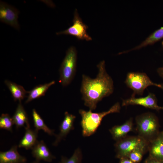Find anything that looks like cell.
Listing matches in <instances>:
<instances>
[{"label": "cell", "mask_w": 163, "mask_h": 163, "mask_svg": "<svg viewBox=\"0 0 163 163\" xmlns=\"http://www.w3.org/2000/svg\"><path fill=\"white\" fill-rule=\"evenodd\" d=\"M97 67L98 73L95 78L82 75L80 89L85 105L91 111L96 109L98 102L114 91L113 82L106 71L104 61H101Z\"/></svg>", "instance_id": "6da1fadb"}, {"label": "cell", "mask_w": 163, "mask_h": 163, "mask_svg": "<svg viewBox=\"0 0 163 163\" xmlns=\"http://www.w3.org/2000/svg\"><path fill=\"white\" fill-rule=\"evenodd\" d=\"M121 107L117 102L108 110L100 113H94L89 110L86 111L80 109L79 113L82 117L81 125L82 127V135L84 137L89 136L94 134L101 124L103 118L109 114L119 113Z\"/></svg>", "instance_id": "7a4b0ae2"}, {"label": "cell", "mask_w": 163, "mask_h": 163, "mask_svg": "<svg viewBox=\"0 0 163 163\" xmlns=\"http://www.w3.org/2000/svg\"><path fill=\"white\" fill-rule=\"evenodd\" d=\"M135 120L138 135L149 143L160 132L158 118L152 113L146 112L137 115Z\"/></svg>", "instance_id": "3957f363"}, {"label": "cell", "mask_w": 163, "mask_h": 163, "mask_svg": "<svg viewBox=\"0 0 163 163\" xmlns=\"http://www.w3.org/2000/svg\"><path fill=\"white\" fill-rule=\"evenodd\" d=\"M77 59L75 48L70 47L66 52L60 69L59 81L62 86L68 85L73 79L76 72Z\"/></svg>", "instance_id": "277c9868"}, {"label": "cell", "mask_w": 163, "mask_h": 163, "mask_svg": "<svg viewBox=\"0 0 163 163\" xmlns=\"http://www.w3.org/2000/svg\"><path fill=\"white\" fill-rule=\"evenodd\" d=\"M125 83L126 85L133 91L132 97L136 95H142L145 89L151 86L160 88V84L152 82L145 73L130 72L126 75Z\"/></svg>", "instance_id": "5b68a950"}, {"label": "cell", "mask_w": 163, "mask_h": 163, "mask_svg": "<svg viewBox=\"0 0 163 163\" xmlns=\"http://www.w3.org/2000/svg\"><path fill=\"white\" fill-rule=\"evenodd\" d=\"M149 142L139 136H127L116 141L114 144L116 158L120 159L127 157L135 149L148 145Z\"/></svg>", "instance_id": "8992f818"}, {"label": "cell", "mask_w": 163, "mask_h": 163, "mask_svg": "<svg viewBox=\"0 0 163 163\" xmlns=\"http://www.w3.org/2000/svg\"><path fill=\"white\" fill-rule=\"evenodd\" d=\"M73 22L72 26L66 30L57 32L56 34L69 35L74 36L79 40H85L87 41L92 40L91 37L87 32L88 27L83 22L76 9L74 11Z\"/></svg>", "instance_id": "52a82bcc"}, {"label": "cell", "mask_w": 163, "mask_h": 163, "mask_svg": "<svg viewBox=\"0 0 163 163\" xmlns=\"http://www.w3.org/2000/svg\"><path fill=\"white\" fill-rule=\"evenodd\" d=\"M129 105H140L157 111L163 110V107L159 106L158 104L157 99L155 94L151 93H149L145 97L136 98L131 96L129 98L122 100V106Z\"/></svg>", "instance_id": "ba28073f"}, {"label": "cell", "mask_w": 163, "mask_h": 163, "mask_svg": "<svg viewBox=\"0 0 163 163\" xmlns=\"http://www.w3.org/2000/svg\"><path fill=\"white\" fill-rule=\"evenodd\" d=\"M18 11L13 7L1 1L0 2V20L15 29L18 30L19 25L18 19Z\"/></svg>", "instance_id": "9c48e42d"}, {"label": "cell", "mask_w": 163, "mask_h": 163, "mask_svg": "<svg viewBox=\"0 0 163 163\" xmlns=\"http://www.w3.org/2000/svg\"><path fill=\"white\" fill-rule=\"evenodd\" d=\"M76 117L66 111L64 113V117L59 127V133L56 135V139L52 145L57 146L59 142L66 138L71 131L74 129V123Z\"/></svg>", "instance_id": "30bf717a"}, {"label": "cell", "mask_w": 163, "mask_h": 163, "mask_svg": "<svg viewBox=\"0 0 163 163\" xmlns=\"http://www.w3.org/2000/svg\"><path fill=\"white\" fill-rule=\"evenodd\" d=\"M31 149L32 155L36 161L50 162L56 158L43 140H37Z\"/></svg>", "instance_id": "8fae6325"}, {"label": "cell", "mask_w": 163, "mask_h": 163, "mask_svg": "<svg viewBox=\"0 0 163 163\" xmlns=\"http://www.w3.org/2000/svg\"><path fill=\"white\" fill-rule=\"evenodd\" d=\"M148 151L149 156L163 161V131L149 143Z\"/></svg>", "instance_id": "7c38bea8"}, {"label": "cell", "mask_w": 163, "mask_h": 163, "mask_svg": "<svg viewBox=\"0 0 163 163\" xmlns=\"http://www.w3.org/2000/svg\"><path fill=\"white\" fill-rule=\"evenodd\" d=\"M18 146L14 145L9 150L0 152V163H26V158L21 155Z\"/></svg>", "instance_id": "4fadbf2b"}, {"label": "cell", "mask_w": 163, "mask_h": 163, "mask_svg": "<svg viewBox=\"0 0 163 163\" xmlns=\"http://www.w3.org/2000/svg\"><path fill=\"white\" fill-rule=\"evenodd\" d=\"M133 130V118H130L123 124L113 126L109 131L113 139L117 141L126 137L128 133Z\"/></svg>", "instance_id": "5bb4252c"}, {"label": "cell", "mask_w": 163, "mask_h": 163, "mask_svg": "<svg viewBox=\"0 0 163 163\" xmlns=\"http://www.w3.org/2000/svg\"><path fill=\"white\" fill-rule=\"evenodd\" d=\"M24 134L18 145L19 148H23L26 150L31 149L37 141L38 131L31 129L30 126H26Z\"/></svg>", "instance_id": "9a60e30c"}, {"label": "cell", "mask_w": 163, "mask_h": 163, "mask_svg": "<svg viewBox=\"0 0 163 163\" xmlns=\"http://www.w3.org/2000/svg\"><path fill=\"white\" fill-rule=\"evenodd\" d=\"M12 117L14 124L17 129L25 125V126H30L27 114L21 101H19L15 111Z\"/></svg>", "instance_id": "2e32d148"}, {"label": "cell", "mask_w": 163, "mask_h": 163, "mask_svg": "<svg viewBox=\"0 0 163 163\" xmlns=\"http://www.w3.org/2000/svg\"><path fill=\"white\" fill-rule=\"evenodd\" d=\"M163 38V27L156 30L141 43L135 47L128 50L123 51V53L131 51L140 49L149 45H152Z\"/></svg>", "instance_id": "e0dca14e"}, {"label": "cell", "mask_w": 163, "mask_h": 163, "mask_svg": "<svg viewBox=\"0 0 163 163\" xmlns=\"http://www.w3.org/2000/svg\"><path fill=\"white\" fill-rule=\"evenodd\" d=\"M5 83L9 90L15 101L18 100L21 101L25 97L26 94L28 93L29 91H26L23 86L14 82L5 80Z\"/></svg>", "instance_id": "ac0fdd59"}, {"label": "cell", "mask_w": 163, "mask_h": 163, "mask_svg": "<svg viewBox=\"0 0 163 163\" xmlns=\"http://www.w3.org/2000/svg\"><path fill=\"white\" fill-rule=\"evenodd\" d=\"M54 81L44 84L40 85L29 91L27 98L25 101L27 103L32 101L43 96L49 88L55 84Z\"/></svg>", "instance_id": "d6986e66"}, {"label": "cell", "mask_w": 163, "mask_h": 163, "mask_svg": "<svg viewBox=\"0 0 163 163\" xmlns=\"http://www.w3.org/2000/svg\"><path fill=\"white\" fill-rule=\"evenodd\" d=\"M32 115L35 129L38 131L41 129L50 136L55 135L54 130L50 129L46 124L43 120L34 109H33Z\"/></svg>", "instance_id": "ffe728a7"}, {"label": "cell", "mask_w": 163, "mask_h": 163, "mask_svg": "<svg viewBox=\"0 0 163 163\" xmlns=\"http://www.w3.org/2000/svg\"><path fill=\"white\" fill-rule=\"evenodd\" d=\"M149 144L138 148L130 152L127 157L135 163H138L142 160L144 155L148 151Z\"/></svg>", "instance_id": "44dd1931"}, {"label": "cell", "mask_w": 163, "mask_h": 163, "mask_svg": "<svg viewBox=\"0 0 163 163\" xmlns=\"http://www.w3.org/2000/svg\"><path fill=\"white\" fill-rule=\"evenodd\" d=\"M82 154L79 147L75 150L72 155L69 158L62 156L59 163H82Z\"/></svg>", "instance_id": "7402d4cb"}, {"label": "cell", "mask_w": 163, "mask_h": 163, "mask_svg": "<svg viewBox=\"0 0 163 163\" xmlns=\"http://www.w3.org/2000/svg\"><path fill=\"white\" fill-rule=\"evenodd\" d=\"M14 124L12 117L7 113H2L0 117V128L12 132Z\"/></svg>", "instance_id": "603a6c76"}, {"label": "cell", "mask_w": 163, "mask_h": 163, "mask_svg": "<svg viewBox=\"0 0 163 163\" xmlns=\"http://www.w3.org/2000/svg\"><path fill=\"white\" fill-rule=\"evenodd\" d=\"M144 163H163V161L157 160L149 156L145 160Z\"/></svg>", "instance_id": "cb8c5ba5"}, {"label": "cell", "mask_w": 163, "mask_h": 163, "mask_svg": "<svg viewBox=\"0 0 163 163\" xmlns=\"http://www.w3.org/2000/svg\"><path fill=\"white\" fill-rule=\"evenodd\" d=\"M119 159L120 163H135L128 157H124Z\"/></svg>", "instance_id": "d4e9b609"}, {"label": "cell", "mask_w": 163, "mask_h": 163, "mask_svg": "<svg viewBox=\"0 0 163 163\" xmlns=\"http://www.w3.org/2000/svg\"><path fill=\"white\" fill-rule=\"evenodd\" d=\"M157 72L159 75L163 79V66L158 68L157 70Z\"/></svg>", "instance_id": "484cf974"}, {"label": "cell", "mask_w": 163, "mask_h": 163, "mask_svg": "<svg viewBox=\"0 0 163 163\" xmlns=\"http://www.w3.org/2000/svg\"><path fill=\"white\" fill-rule=\"evenodd\" d=\"M160 88L163 90V83L160 84Z\"/></svg>", "instance_id": "4316f807"}, {"label": "cell", "mask_w": 163, "mask_h": 163, "mask_svg": "<svg viewBox=\"0 0 163 163\" xmlns=\"http://www.w3.org/2000/svg\"><path fill=\"white\" fill-rule=\"evenodd\" d=\"M31 163H40V161L35 160V161Z\"/></svg>", "instance_id": "83f0119b"}, {"label": "cell", "mask_w": 163, "mask_h": 163, "mask_svg": "<svg viewBox=\"0 0 163 163\" xmlns=\"http://www.w3.org/2000/svg\"><path fill=\"white\" fill-rule=\"evenodd\" d=\"M162 46H163V40L162 42Z\"/></svg>", "instance_id": "f1b7e54d"}]
</instances>
